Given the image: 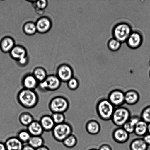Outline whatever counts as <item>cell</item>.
Masks as SVG:
<instances>
[{"mask_svg":"<svg viewBox=\"0 0 150 150\" xmlns=\"http://www.w3.org/2000/svg\"><path fill=\"white\" fill-rule=\"evenodd\" d=\"M39 82L32 74H28L24 76L22 81L23 88L35 90L37 88Z\"/></svg>","mask_w":150,"mask_h":150,"instance_id":"7c38bea8","label":"cell"},{"mask_svg":"<svg viewBox=\"0 0 150 150\" xmlns=\"http://www.w3.org/2000/svg\"><path fill=\"white\" fill-rule=\"evenodd\" d=\"M51 116L55 125L61 124L65 122L66 117L64 113H53Z\"/></svg>","mask_w":150,"mask_h":150,"instance_id":"f546056e","label":"cell"},{"mask_svg":"<svg viewBox=\"0 0 150 150\" xmlns=\"http://www.w3.org/2000/svg\"><path fill=\"white\" fill-rule=\"evenodd\" d=\"M67 86L71 91H75L79 88V83L77 79L74 77L72 78L67 82Z\"/></svg>","mask_w":150,"mask_h":150,"instance_id":"1f68e13d","label":"cell"},{"mask_svg":"<svg viewBox=\"0 0 150 150\" xmlns=\"http://www.w3.org/2000/svg\"><path fill=\"white\" fill-rule=\"evenodd\" d=\"M73 128L69 123L64 122L55 125L52 131V135L57 142H62L66 138L72 134Z\"/></svg>","mask_w":150,"mask_h":150,"instance_id":"277c9868","label":"cell"},{"mask_svg":"<svg viewBox=\"0 0 150 150\" xmlns=\"http://www.w3.org/2000/svg\"><path fill=\"white\" fill-rule=\"evenodd\" d=\"M132 32L130 25L126 23H120L114 27L113 35L114 38L122 43L126 42Z\"/></svg>","mask_w":150,"mask_h":150,"instance_id":"8992f818","label":"cell"},{"mask_svg":"<svg viewBox=\"0 0 150 150\" xmlns=\"http://www.w3.org/2000/svg\"><path fill=\"white\" fill-rule=\"evenodd\" d=\"M147 123L141 120L135 126L134 133L139 137H143L148 133Z\"/></svg>","mask_w":150,"mask_h":150,"instance_id":"7402d4cb","label":"cell"},{"mask_svg":"<svg viewBox=\"0 0 150 150\" xmlns=\"http://www.w3.org/2000/svg\"><path fill=\"white\" fill-rule=\"evenodd\" d=\"M32 74L39 82L45 80L48 76L46 70L42 67H36L34 69Z\"/></svg>","mask_w":150,"mask_h":150,"instance_id":"cb8c5ba5","label":"cell"},{"mask_svg":"<svg viewBox=\"0 0 150 150\" xmlns=\"http://www.w3.org/2000/svg\"><path fill=\"white\" fill-rule=\"evenodd\" d=\"M98 150H112V147L108 144H103L98 148Z\"/></svg>","mask_w":150,"mask_h":150,"instance_id":"d590c367","label":"cell"},{"mask_svg":"<svg viewBox=\"0 0 150 150\" xmlns=\"http://www.w3.org/2000/svg\"><path fill=\"white\" fill-rule=\"evenodd\" d=\"M23 32L28 36H33L37 32L35 23L32 21L26 22L23 27Z\"/></svg>","mask_w":150,"mask_h":150,"instance_id":"d4e9b609","label":"cell"},{"mask_svg":"<svg viewBox=\"0 0 150 150\" xmlns=\"http://www.w3.org/2000/svg\"><path fill=\"white\" fill-rule=\"evenodd\" d=\"M56 75L62 82L67 83L73 77V69L68 64H61L57 69Z\"/></svg>","mask_w":150,"mask_h":150,"instance_id":"52a82bcc","label":"cell"},{"mask_svg":"<svg viewBox=\"0 0 150 150\" xmlns=\"http://www.w3.org/2000/svg\"><path fill=\"white\" fill-rule=\"evenodd\" d=\"M125 94L120 89H114L108 94L107 99L115 108L121 107L125 103Z\"/></svg>","mask_w":150,"mask_h":150,"instance_id":"ba28073f","label":"cell"},{"mask_svg":"<svg viewBox=\"0 0 150 150\" xmlns=\"http://www.w3.org/2000/svg\"><path fill=\"white\" fill-rule=\"evenodd\" d=\"M131 117L130 112L128 109L121 106L115 108L111 120L113 124L117 127H122Z\"/></svg>","mask_w":150,"mask_h":150,"instance_id":"5b68a950","label":"cell"},{"mask_svg":"<svg viewBox=\"0 0 150 150\" xmlns=\"http://www.w3.org/2000/svg\"><path fill=\"white\" fill-rule=\"evenodd\" d=\"M0 150H6L4 143L0 142Z\"/></svg>","mask_w":150,"mask_h":150,"instance_id":"ab89813d","label":"cell"},{"mask_svg":"<svg viewBox=\"0 0 150 150\" xmlns=\"http://www.w3.org/2000/svg\"><path fill=\"white\" fill-rule=\"evenodd\" d=\"M148 133L150 134V123L148 124Z\"/></svg>","mask_w":150,"mask_h":150,"instance_id":"60d3db41","label":"cell"},{"mask_svg":"<svg viewBox=\"0 0 150 150\" xmlns=\"http://www.w3.org/2000/svg\"><path fill=\"white\" fill-rule=\"evenodd\" d=\"M27 129L32 136H42L44 132L39 121L35 120L28 126Z\"/></svg>","mask_w":150,"mask_h":150,"instance_id":"d6986e66","label":"cell"},{"mask_svg":"<svg viewBox=\"0 0 150 150\" xmlns=\"http://www.w3.org/2000/svg\"><path fill=\"white\" fill-rule=\"evenodd\" d=\"M88 150H98V148H91V149H89Z\"/></svg>","mask_w":150,"mask_h":150,"instance_id":"b9f144b4","label":"cell"},{"mask_svg":"<svg viewBox=\"0 0 150 150\" xmlns=\"http://www.w3.org/2000/svg\"><path fill=\"white\" fill-rule=\"evenodd\" d=\"M141 120L148 124L150 123V105L143 109L141 114Z\"/></svg>","mask_w":150,"mask_h":150,"instance_id":"4dcf8cb0","label":"cell"},{"mask_svg":"<svg viewBox=\"0 0 150 150\" xmlns=\"http://www.w3.org/2000/svg\"><path fill=\"white\" fill-rule=\"evenodd\" d=\"M85 129L89 134L97 135L100 131L101 126L99 123L96 120H91L86 123Z\"/></svg>","mask_w":150,"mask_h":150,"instance_id":"ffe728a7","label":"cell"},{"mask_svg":"<svg viewBox=\"0 0 150 150\" xmlns=\"http://www.w3.org/2000/svg\"><path fill=\"white\" fill-rule=\"evenodd\" d=\"M15 42L11 37H4L0 41V49L4 53H10L15 46Z\"/></svg>","mask_w":150,"mask_h":150,"instance_id":"5bb4252c","label":"cell"},{"mask_svg":"<svg viewBox=\"0 0 150 150\" xmlns=\"http://www.w3.org/2000/svg\"><path fill=\"white\" fill-rule=\"evenodd\" d=\"M6 150H23L24 144L17 137H11L6 139L5 142Z\"/></svg>","mask_w":150,"mask_h":150,"instance_id":"4fadbf2b","label":"cell"},{"mask_svg":"<svg viewBox=\"0 0 150 150\" xmlns=\"http://www.w3.org/2000/svg\"><path fill=\"white\" fill-rule=\"evenodd\" d=\"M139 93L134 90H130L125 93V103L128 105H135L139 102Z\"/></svg>","mask_w":150,"mask_h":150,"instance_id":"ac0fdd59","label":"cell"},{"mask_svg":"<svg viewBox=\"0 0 150 150\" xmlns=\"http://www.w3.org/2000/svg\"><path fill=\"white\" fill-rule=\"evenodd\" d=\"M23 150H35V149L28 144H26L23 145Z\"/></svg>","mask_w":150,"mask_h":150,"instance_id":"74e56055","label":"cell"},{"mask_svg":"<svg viewBox=\"0 0 150 150\" xmlns=\"http://www.w3.org/2000/svg\"><path fill=\"white\" fill-rule=\"evenodd\" d=\"M77 138L74 134H71L64 139L62 142L63 144L66 147L68 148H74L77 144Z\"/></svg>","mask_w":150,"mask_h":150,"instance_id":"4316f807","label":"cell"},{"mask_svg":"<svg viewBox=\"0 0 150 150\" xmlns=\"http://www.w3.org/2000/svg\"><path fill=\"white\" fill-rule=\"evenodd\" d=\"M13 59L17 61L27 56V51L25 48L21 45H16L9 53Z\"/></svg>","mask_w":150,"mask_h":150,"instance_id":"9a60e30c","label":"cell"},{"mask_svg":"<svg viewBox=\"0 0 150 150\" xmlns=\"http://www.w3.org/2000/svg\"><path fill=\"white\" fill-rule=\"evenodd\" d=\"M129 148L130 150H148L149 146L145 143L143 139L138 138L132 141Z\"/></svg>","mask_w":150,"mask_h":150,"instance_id":"44dd1931","label":"cell"},{"mask_svg":"<svg viewBox=\"0 0 150 150\" xmlns=\"http://www.w3.org/2000/svg\"><path fill=\"white\" fill-rule=\"evenodd\" d=\"M45 140L42 136H31L28 144L35 149L43 146Z\"/></svg>","mask_w":150,"mask_h":150,"instance_id":"484cf974","label":"cell"},{"mask_svg":"<svg viewBox=\"0 0 150 150\" xmlns=\"http://www.w3.org/2000/svg\"><path fill=\"white\" fill-rule=\"evenodd\" d=\"M127 46L132 49H137L142 45V38L139 32H132L126 41Z\"/></svg>","mask_w":150,"mask_h":150,"instance_id":"8fae6325","label":"cell"},{"mask_svg":"<svg viewBox=\"0 0 150 150\" xmlns=\"http://www.w3.org/2000/svg\"><path fill=\"white\" fill-rule=\"evenodd\" d=\"M136 125L134 123L132 122L130 120H129L127 122L125 123L122 127L129 134H131L134 133L135 127Z\"/></svg>","mask_w":150,"mask_h":150,"instance_id":"836d02e7","label":"cell"},{"mask_svg":"<svg viewBox=\"0 0 150 150\" xmlns=\"http://www.w3.org/2000/svg\"><path fill=\"white\" fill-rule=\"evenodd\" d=\"M17 99L21 107L27 109H31L37 105L39 98L35 90L23 88L18 93Z\"/></svg>","mask_w":150,"mask_h":150,"instance_id":"6da1fadb","label":"cell"},{"mask_svg":"<svg viewBox=\"0 0 150 150\" xmlns=\"http://www.w3.org/2000/svg\"><path fill=\"white\" fill-rule=\"evenodd\" d=\"M121 42L115 38L110 40L108 42V47L110 50L116 51L118 50L121 47Z\"/></svg>","mask_w":150,"mask_h":150,"instance_id":"f1b7e54d","label":"cell"},{"mask_svg":"<svg viewBox=\"0 0 150 150\" xmlns=\"http://www.w3.org/2000/svg\"><path fill=\"white\" fill-rule=\"evenodd\" d=\"M45 81L47 85L48 91H55L61 86L62 82L57 75H48Z\"/></svg>","mask_w":150,"mask_h":150,"instance_id":"2e32d148","label":"cell"},{"mask_svg":"<svg viewBox=\"0 0 150 150\" xmlns=\"http://www.w3.org/2000/svg\"><path fill=\"white\" fill-rule=\"evenodd\" d=\"M37 30L38 33L45 34L51 30L52 23L50 19L46 16H42L38 19L36 23Z\"/></svg>","mask_w":150,"mask_h":150,"instance_id":"9c48e42d","label":"cell"},{"mask_svg":"<svg viewBox=\"0 0 150 150\" xmlns=\"http://www.w3.org/2000/svg\"><path fill=\"white\" fill-rule=\"evenodd\" d=\"M142 139L148 146H150V134L148 133L143 137Z\"/></svg>","mask_w":150,"mask_h":150,"instance_id":"8d00e7d4","label":"cell"},{"mask_svg":"<svg viewBox=\"0 0 150 150\" xmlns=\"http://www.w3.org/2000/svg\"><path fill=\"white\" fill-rule=\"evenodd\" d=\"M18 64L21 67H24L27 65L29 62V58L28 56L21 59L17 61Z\"/></svg>","mask_w":150,"mask_h":150,"instance_id":"e575fe53","label":"cell"},{"mask_svg":"<svg viewBox=\"0 0 150 150\" xmlns=\"http://www.w3.org/2000/svg\"><path fill=\"white\" fill-rule=\"evenodd\" d=\"M112 137L113 139L117 143L123 144L128 141L130 138V134L122 127H120L114 130Z\"/></svg>","mask_w":150,"mask_h":150,"instance_id":"30bf717a","label":"cell"},{"mask_svg":"<svg viewBox=\"0 0 150 150\" xmlns=\"http://www.w3.org/2000/svg\"><path fill=\"white\" fill-rule=\"evenodd\" d=\"M115 108L107 98H103L97 103L96 112L101 120L108 121L111 120Z\"/></svg>","mask_w":150,"mask_h":150,"instance_id":"7a4b0ae2","label":"cell"},{"mask_svg":"<svg viewBox=\"0 0 150 150\" xmlns=\"http://www.w3.org/2000/svg\"><path fill=\"white\" fill-rule=\"evenodd\" d=\"M69 106V102L68 99L61 96L54 97L50 100L48 104V108L52 113L64 114L68 111Z\"/></svg>","mask_w":150,"mask_h":150,"instance_id":"3957f363","label":"cell"},{"mask_svg":"<svg viewBox=\"0 0 150 150\" xmlns=\"http://www.w3.org/2000/svg\"><path fill=\"white\" fill-rule=\"evenodd\" d=\"M44 132L52 131L55 125L51 115H45L41 117L39 121Z\"/></svg>","mask_w":150,"mask_h":150,"instance_id":"e0dca14e","label":"cell"},{"mask_svg":"<svg viewBox=\"0 0 150 150\" xmlns=\"http://www.w3.org/2000/svg\"><path fill=\"white\" fill-rule=\"evenodd\" d=\"M34 120L33 115L28 112H23L19 115V121L23 126L28 127Z\"/></svg>","mask_w":150,"mask_h":150,"instance_id":"603a6c76","label":"cell"},{"mask_svg":"<svg viewBox=\"0 0 150 150\" xmlns=\"http://www.w3.org/2000/svg\"><path fill=\"white\" fill-rule=\"evenodd\" d=\"M31 136L27 130H22L18 133L17 137L23 144H28Z\"/></svg>","mask_w":150,"mask_h":150,"instance_id":"83f0119b","label":"cell"},{"mask_svg":"<svg viewBox=\"0 0 150 150\" xmlns=\"http://www.w3.org/2000/svg\"><path fill=\"white\" fill-rule=\"evenodd\" d=\"M35 7L36 10H42L44 11L47 7L48 1L45 0H40V1H35Z\"/></svg>","mask_w":150,"mask_h":150,"instance_id":"d6a6232c","label":"cell"},{"mask_svg":"<svg viewBox=\"0 0 150 150\" xmlns=\"http://www.w3.org/2000/svg\"><path fill=\"white\" fill-rule=\"evenodd\" d=\"M35 150H50V149L48 146L43 145V146L37 148V149H35Z\"/></svg>","mask_w":150,"mask_h":150,"instance_id":"f35d334b","label":"cell"}]
</instances>
